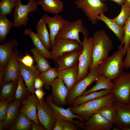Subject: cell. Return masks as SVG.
<instances>
[{
  "mask_svg": "<svg viewBox=\"0 0 130 130\" xmlns=\"http://www.w3.org/2000/svg\"></svg>",
  "mask_w": 130,
  "mask_h": 130,
  "instance_id": "11a10c76",
  "label": "cell"
},
{
  "mask_svg": "<svg viewBox=\"0 0 130 130\" xmlns=\"http://www.w3.org/2000/svg\"><path fill=\"white\" fill-rule=\"evenodd\" d=\"M23 34L29 36L37 51L47 59H51V52L44 46L39 38L37 33L34 32L30 28L24 30Z\"/></svg>",
  "mask_w": 130,
  "mask_h": 130,
  "instance_id": "603a6c76",
  "label": "cell"
},
{
  "mask_svg": "<svg viewBox=\"0 0 130 130\" xmlns=\"http://www.w3.org/2000/svg\"><path fill=\"white\" fill-rule=\"evenodd\" d=\"M121 6L120 13L112 20L119 25L123 27L130 14V8L125 3Z\"/></svg>",
  "mask_w": 130,
  "mask_h": 130,
  "instance_id": "d590c367",
  "label": "cell"
},
{
  "mask_svg": "<svg viewBox=\"0 0 130 130\" xmlns=\"http://www.w3.org/2000/svg\"><path fill=\"white\" fill-rule=\"evenodd\" d=\"M37 2L44 11L50 13L59 14L64 8L63 3L61 0H39Z\"/></svg>",
  "mask_w": 130,
  "mask_h": 130,
  "instance_id": "cb8c5ba5",
  "label": "cell"
},
{
  "mask_svg": "<svg viewBox=\"0 0 130 130\" xmlns=\"http://www.w3.org/2000/svg\"><path fill=\"white\" fill-rule=\"evenodd\" d=\"M96 84L89 90L85 91L82 95H85L90 93L103 90H111L114 84L104 76L99 74L94 81Z\"/></svg>",
  "mask_w": 130,
  "mask_h": 130,
  "instance_id": "484cf974",
  "label": "cell"
},
{
  "mask_svg": "<svg viewBox=\"0 0 130 130\" xmlns=\"http://www.w3.org/2000/svg\"><path fill=\"white\" fill-rule=\"evenodd\" d=\"M118 117L117 126L121 130L130 128V105L115 100L113 103Z\"/></svg>",
  "mask_w": 130,
  "mask_h": 130,
  "instance_id": "ac0fdd59",
  "label": "cell"
},
{
  "mask_svg": "<svg viewBox=\"0 0 130 130\" xmlns=\"http://www.w3.org/2000/svg\"><path fill=\"white\" fill-rule=\"evenodd\" d=\"M38 120L46 130H53L55 119L53 110L44 98L41 103L38 101L37 105Z\"/></svg>",
  "mask_w": 130,
  "mask_h": 130,
  "instance_id": "8fae6325",
  "label": "cell"
},
{
  "mask_svg": "<svg viewBox=\"0 0 130 130\" xmlns=\"http://www.w3.org/2000/svg\"><path fill=\"white\" fill-rule=\"evenodd\" d=\"M19 60L23 64L27 67H32L34 66L33 65V59L29 54H26V55L19 59Z\"/></svg>",
  "mask_w": 130,
  "mask_h": 130,
  "instance_id": "b9f144b4",
  "label": "cell"
},
{
  "mask_svg": "<svg viewBox=\"0 0 130 130\" xmlns=\"http://www.w3.org/2000/svg\"><path fill=\"white\" fill-rule=\"evenodd\" d=\"M64 130H77V125L70 120L64 121Z\"/></svg>",
  "mask_w": 130,
  "mask_h": 130,
  "instance_id": "7bdbcfd3",
  "label": "cell"
},
{
  "mask_svg": "<svg viewBox=\"0 0 130 130\" xmlns=\"http://www.w3.org/2000/svg\"><path fill=\"white\" fill-rule=\"evenodd\" d=\"M30 51L36 63V67L40 72L46 71L51 68L47 59L39 53L35 47L31 48Z\"/></svg>",
  "mask_w": 130,
  "mask_h": 130,
  "instance_id": "d6a6232c",
  "label": "cell"
},
{
  "mask_svg": "<svg viewBox=\"0 0 130 130\" xmlns=\"http://www.w3.org/2000/svg\"><path fill=\"white\" fill-rule=\"evenodd\" d=\"M123 28L124 32V37L121 45H124V54H126L127 50L130 44V14L126 21Z\"/></svg>",
  "mask_w": 130,
  "mask_h": 130,
  "instance_id": "74e56055",
  "label": "cell"
},
{
  "mask_svg": "<svg viewBox=\"0 0 130 130\" xmlns=\"http://www.w3.org/2000/svg\"><path fill=\"white\" fill-rule=\"evenodd\" d=\"M99 20L101 21L104 23L121 42L122 41L124 34L123 27L119 25L112 19L107 17L103 13H101L98 16V21Z\"/></svg>",
  "mask_w": 130,
  "mask_h": 130,
  "instance_id": "4316f807",
  "label": "cell"
},
{
  "mask_svg": "<svg viewBox=\"0 0 130 130\" xmlns=\"http://www.w3.org/2000/svg\"><path fill=\"white\" fill-rule=\"evenodd\" d=\"M84 123V130H110L113 127L112 124L98 113Z\"/></svg>",
  "mask_w": 130,
  "mask_h": 130,
  "instance_id": "2e32d148",
  "label": "cell"
},
{
  "mask_svg": "<svg viewBox=\"0 0 130 130\" xmlns=\"http://www.w3.org/2000/svg\"><path fill=\"white\" fill-rule=\"evenodd\" d=\"M74 3L78 8L82 10L92 24L97 23L100 14L108 10L106 4L101 0H76Z\"/></svg>",
  "mask_w": 130,
  "mask_h": 130,
  "instance_id": "277c9868",
  "label": "cell"
},
{
  "mask_svg": "<svg viewBox=\"0 0 130 130\" xmlns=\"http://www.w3.org/2000/svg\"><path fill=\"white\" fill-rule=\"evenodd\" d=\"M42 17L49 30L51 48L54 43L56 35L67 20L59 14H55L52 17L45 14Z\"/></svg>",
  "mask_w": 130,
  "mask_h": 130,
  "instance_id": "9a60e30c",
  "label": "cell"
},
{
  "mask_svg": "<svg viewBox=\"0 0 130 130\" xmlns=\"http://www.w3.org/2000/svg\"><path fill=\"white\" fill-rule=\"evenodd\" d=\"M46 100L52 108L53 112L61 117L64 121L70 120L72 121L77 125L83 129L84 124V122L82 121L81 118L73 114L72 111L70 107L65 109L63 107L57 105L53 102L51 94L46 97Z\"/></svg>",
  "mask_w": 130,
  "mask_h": 130,
  "instance_id": "7c38bea8",
  "label": "cell"
},
{
  "mask_svg": "<svg viewBox=\"0 0 130 130\" xmlns=\"http://www.w3.org/2000/svg\"><path fill=\"white\" fill-rule=\"evenodd\" d=\"M23 79L20 73L18 77L17 84L15 91L14 96L15 100H21L25 98L27 89L24 83Z\"/></svg>",
  "mask_w": 130,
  "mask_h": 130,
  "instance_id": "f35d334b",
  "label": "cell"
},
{
  "mask_svg": "<svg viewBox=\"0 0 130 130\" xmlns=\"http://www.w3.org/2000/svg\"><path fill=\"white\" fill-rule=\"evenodd\" d=\"M89 70L87 76L82 80L78 81L68 92L66 100V105H71L77 97L81 95L87 88L94 82L100 74L97 68Z\"/></svg>",
  "mask_w": 130,
  "mask_h": 130,
  "instance_id": "9c48e42d",
  "label": "cell"
},
{
  "mask_svg": "<svg viewBox=\"0 0 130 130\" xmlns=\"http://www.w3.org/2000/svg\"><path fill=\"white\" fill-rule=\"evenodd\" d=\"M58 73L57 69L51 67L46 71L40 72L39 78L43 82L46 90L50 89L52 83L58 77Z\"/></svg>",
  "mask_w": 130,
  "mask_h": 130,
  "instance_id": "e575fe53",
  "label": "cell"
},
{
  "mask_svg": "<svg viewBox=\"0 0 130 130\" xmlns=\"http://www.w3.org/2000/svg\"><path fill=\"white\" fill-rule=\"evenodd\" d=\"M129 46L130 47V44L129 45Z\"/></svg>",
  "mask_w": 130,
  "mask_h": 130,
  "instance_id": "f5cc1de1",
  "label": "cell"
},
{
  "mask_svg": "<svg viewBox=\"0 0 130 130\" xmlns=\"http://www.w3.org/2000/svg\"><path fill=\"white\" fill-rule=\"evenodd\" d=\"M82 50H77L59 56L54 61L57 65L58 71L70 68L78 64Z\"/></svg>",
  "mask_w": 130,
  "mask_h": 130,
  "instance_id": "d6986e66",
  "label": "cell"
},
{
  "mask_svg": "<svg viewBox=\"0 0 130 130\" xmlns=\"http://www.w3.org/2000/svg\"><path fill=\"white\" fill-rule=\"evenodd\" d=\"M52 100L57 105L63 107L66 105V100L68 91L63 81L57 78L51 84Z\"/></svg>",
  "mask_w": 130,
  "mask_h": 130,
  "instance_id": "5bb4252c",
  "label": "cell"
},
{
  "mask_svg": "<svg viewBox=\"0 0 130 130\" xmlns=\"http://www.w3.org/2000/svg\"><path fill=\"white\" fill-rule=\"evenodd\" d=\"M38 100L34 93L25 97L22 102V106L19 112L27 116L32 121L40 124L37 113V105Z\"/></svg>",
  "mask_w": 130,
  "mask_h": 130,
  "instance_id": "e0dca14e",
  "label": "cell"
},
{
  "mask_svg": "<svg viewBox=\"0 0 130 130\" xmlns=\"http://www.w3.org/2000/svg\"><path fill=\"white\" fill-rule=\"evenodd\" d=\"M115 100L114 96L110 93L77 106L70 107L72 112L80 117L82 122H84L102 107L106 104H113Z\"/></svg>",
  "mask_w": 130,
  "mask_h": 130,
  "instance_id": "3957f363",
  "label": "cell"
},
{
  "mask_svg": "<svg viewBox=\"0 0 130 130\" xmlns=\"http://www.w3.org/2000/svg\"><path fill=\"white\" fill-rule=\"evenodd\" d=\"M19 61L20 67V73L24 80L27 90L32 94L34 93L35 80L36 78L39 77L40 72L35 66L32 67H28Z\"/></svg>",
  "mask_w": 130,
  "mask_h": 130,
  "instance_id": "ffe728a7",
  "label": "cell"
},
{
  "mask_svg": "<svg viewBox=\"0 0 130 130\" xmlns=\"http://www.w3.org/2000/svg\"><path fill=\"white\" fill-rule=\"evenodd\" d=\"M78 64L69 68L58 71V78L64 82L68 92L78 82Z\"/></svg>",
  "mask_w": 130,
  "mask_h": 130,
  "instance_id": "44dd1931",
  "label": "cell"
},
{
  "mask_svg": "<svg viewBox=\"0 0 130 130\" xmlns=\"http://www.w3.org/2000/svg\"><path fill=\"white\" fill-rule=\"evenodd\" d=\"M18 44L17 40L13 39L0 45V67L5 68Z\"/></svg>",
  "mask_w": 130,
  "mask_h": 130,
  "instance_id": "7402d4cb",
  "label": "cell"
},
{
  "mask_svg": "<svg viewBox=\"0 0 130 130\" xmlns=\"http://www.w3.org/2000/svg\"><path fill=\"white\" fill-rule=\"evenodd\" d=\"M38 4L35 0H29L26 5L22 4L21 0H17L16 5L13 14L14 27L18 28L26 26L28 24L29 13L35 11L38 9Z\"/></svg>",
  "mask_w": 130,
  "mask_h": 130,
  "instance_id": "52a82bcc",
  "label": "cell"
},
{
  "mask_svg": "<svg viewBox=\"0 0 130 130\" xmlns=\"http://www.w3.org/2000/svg\"><path fill=\"white\" fill-rule=\"evenodd\" d=\"M20 57V53L16 47L5 68L3 83L18 81L19 75L20 73V67L19 60Z\"/></svg>",
  "mask_w": 130,
  "mask_h": 130,
  "instance_id": "4fadbf2b",
  "label": "cell"
},
{
  "mask_svg": "<svg viewBox=\"0 0 130 130\" xmlns=\"http://www.w3.org/2000/svg\"><path fill=\"white\" fill-rule=\"evenodd\" d=\"M14 27V23L9 20L6 16L0 15V43H2L6 39V37L11 29Z\"/></svg>",
  "mask_w": 130,
  "mask_h": 130,
  "instance_id": "836d02e7",
  "label": "cell"
},
{
  "mask_svg": "<svg viewBox=\"0 0 130 130\" xmlns=\"http://www.w3.org/2000/svg\"><path fill=\"white\" fill-rule=\"evenodd\" d=\"M125 3H126L130 8V0H125Z\"/></svg>",
  "mask_w": 130,
  "mask_h": 130,
  "instance_id": "f907efd6",
  "label": "cell"
},
{
  "mask_svg": "<svg viewBox=\"0 0 130 130\" xmlns=\"http://www.w3.org/2000/svg\"><path fill=\"white\" fill-rule=\"evenodd\" d=\"M53 114L55 119L54 127L53 130H64V121L58 115L54 112Z\"/></svg>",
  "mask_w": 130,
  "mask_h": 130,
  "instance_id": "60d3db41",
  "label": "cell"
},
{
  "mask_svg": "<svg viewBox=\"0 0 130 130\" xmlns=\"http://www.w3.org/2000/svg\"><path fill=\"white\" fill-rule=\"evenodd\" d=\"M124 46L120 45L118 50L98 65L97 69L100 74L111 81L123 72Z\"/></svg>",
  "mask_w": 130,
  "mask_h": 130,
  "instance_id": "7a4b0ae2",
  "label": "cell"
},
{
  "mask_svg": "<svg viewBox=\"0 0 130 130\" xmlns=\"http://www.w3.org/2000/svg\"><path fill=\"white\" fill-rule=\"evenodd\" d=\"M111 90H103L90 93L85 95H81L77 97L70 107L77 106L86 102L106 95L110 92Z\"/></svg>",
  "mask_w": 130,
  "mask_h": 130,
  "instance_id": "f546056e",
  "label": "cell"
},
{
  "mask_svg": "<svg viewBox=\"0 0 130 130\" xmlns=\"http://www.w3.org/2000/svg\"><path fill=\"white\" fill-rule=\"evenodd\" d=\"M112 82L114 86L110 93L115 100L130 105V72H123Z\"/></svg>",
  "mask_w": 130,
  "mask_h": 130,
  "instance_id": "5b68a950",
  "label": "cell"
},
{
  "mask_svg": "<svg viewBox=\"0 0 130 130\" xmlns=\"http://www.w3.org/2000/svg\"><path fill=\"white\" fill-rule=\"evenodd\" d=\"M93 49L92 60L89 70L97 68L98 65L109 56L113 49L112 41L103 30L95 32L92 37Z\"/></svg>",
  "mask_w": 130,
  "mask_h": 130,
  "instance_id": "6da1fadb",
  "label": "cell"
},
{
  "mask_svg": "<svg viewBox=\"0 0 130 130\" xmlns=\"http://www.w3.org/2000/svg\"><path fill=\"white\" fill-rule=\"evenodd\" d=\"M96 113L99 114L113 125L117 126L118 123V117L113 104L103 106Z\"/></svg>",
  "mask_w": 130,
  "mask_h": 130,
  "instance_id": "83f0119b",
  "label": "cell"
},
{
  "mask_svg": "<svg viewBox=\"0 0 130 130\" xmlns=\"http://www.w3.org/2000/svg\"><path fill=\"white\" fill-rule=\"evenodd\" d=\"M128 130H130V128L128 129Z\"/></svg>",
  "mask_w": 130,
  "mask_h": 130,
  "instance_id": "816d5d0a",
  "label": "cell"
},
{
  "mask_svg": "<svg viewBox=\"0 0 130 130\" xmlns=\"http://www.w3.org/2000/svg\"><path fill=\"white\" fill-rule=\"evenodd\" d=\"M80 32L83 34L84 38L88 37V31L81 19L72 21L67 20L56 35L55 40L70 39L76 40L81 44L82 42L80 39L79 34Z\"/></svg>",
  "mask_w": 130,
  "mask_h": 130,
  "instance_id": "8992f818",
  "label": "cell"
},
{
  "mask_svg": "<svg viewBox=\"0 0 130 130\" xmlns=\"http://www.w3.org/2000/svg\"><path fill=\"white\" fill-rule=\"evenodd\" d=\"M31 120L27 116L20 113L11 125L10 130H28L31 127Z\"/></svg>",
  "mask_w": 130,
  "mask_h": 130,
  "instance_id": "4dcf8cb0",
  "label": "cell"
},
{
  "mask_svg": "<svg viewBox=\"0 0 130 130\" xmlns=\"http://www.w3.org/2000/svg\"><path fill=\"white\" fill-rule=\"evenodd\" d=\"M81 45L83 49L79 58L78 81L86 77L91 63L93 49L92 37L84 38Z\"/></svg>",
  "mask_w": 130,
  "mask_h": 130,
  "instance_id": "ba28073f",
  "label": "cell"
},
{
  "mask_svg": "<svg viewBox=\"0 0 130 130\" xmlns=\"http://www.w3.org/2000/svg\"><path fill=\"white\" fill-rule=\"evenodd\" d=\"M46 24L43 18L39 20L37 25V33L45 47L49 50L51 48V43L49 33L46 26Z\"/></svg>",
  "mask_w": 130,
  "mask_h": 130,
  "instance_id": "d4e9b609",
  "label": "cell"
},
{
  "mask_svg": "<svg viewBox=\"0 0 130 130\" xmlns=\"http://www.w3.org/2000/svg\"><path fill=\"white\" fill-rule=\"evenodd\" d=\"M17 83L18 81H11L3 83L1 86L0 100H5L9 101L13 98Z\"/></svg>",
  "mask_w": 130,
  "mask_h": 130,
  "instance_id": "1f68e13d",
  "label": "cell"
},
{
  "mask_svg": "<svg viewBox=\"0 0 130 130\" xmlns=\"http://www.w3.org/2000/svg\"><path fill=\"white\" fill-rule=\"evenodd\" d=\"M31 127L32 130H46L45 128L42 125L38 124L33 121L32 122Z\"/></svg>",
  "mask_w": 130,
  "mask_h": 130,
  "instance_id": "7dc6e473",
  "label": "cell"
},
{
  "mask_svg": "<svg viewBox=\"0 0 130 130\" xmlns=\"http://www.w3.org/2000/svg\"><path fill=\"white\" fill-rule=\"evenodd\" d=\"M9 101L5 100L0 102V121L3 120L6 116Z\"/></svg>",
  "mask_w": 130,
  "mask_h": 130,
  "instance_id": "ab89813d",
  "label": "cell"
},
{
  "mask_svg": "<svg viewBox=\"0 0 130 130\" xmlns=\"http://www.w3.org/2000/svg\"><path fill=\"white\" fill-rule=\"evenodd\" d=\"M5 128V126L3 120L0 121V130H3Z\"/></svg>",
  "mask_w": 130,
  "mask_h": 130,
  "instance_id": "681fc988",
  "label": "cell"
},
{
  "mask_svg": "<svg viewBox=\"0 0 130 130\" xmlns=\"http://www.w3.org/2000/svg\"><path fill=\"white\" fill-rule=\"evenodd\" d=\"M34 93L39 101L41 103L42 100L44 99L43 97L46 93L44 91L43 88H42L35 90Z\"/></svg>",
  "mask_w": 130,
  "mask_h": 130,
  "instance_id": "f6af8a7d",
  "label": "cell"
},
{
  "mask_svg": "<svg viewBox=\"0 0 130 130\" xmlns=\"http://www.w3.org/2000/svg\"><path fill=\"white\" fill-rule=\"evenodd\" d=\"M101 0L103 2L107 0L112 1L116 3L119 6L125 3V0Z\"/></svg>",
  "mask_w": 130,
  "mask_h": 130,
  "instance_id": "c3c4849f",
  "label": "cell"
},
{
  "mask_svg": "<svg viewBox=\"0 0 130 130\" xmlns=\"http://www.w3.org/2000/svg\"><path fill=\"white\" fill-rule=\"evenodd\" d=\"M17 0H2L0 2V15H11L16 6Z\"/></svg>",
  "mask_w": 130,
  "mask_h": 130,
  "instance_id": "8d00e7d4",
  "label": "cell"
},
{
  "mask_svg": "<svg viewBox=\"0 0 130 130\" xmlns=\"http://www.w3.org/2000/svg\"><path fill=\"white\" fill-rule=\"evenodd\" d=\"M21 103V100H15L9 104L6 117L3 120L5 128H8L13 123L18 115Z\"/></svg>",
  "mask_w": 130,
  "mask_h": 130,
  "instance_id": "f1b7e54d",
  "label": "cell"
},
{
  "mask_svg": "<svg viewBox=\"0 0 130 130\" xmlns=\"http://www.w3.org/2000/svg\"><path fill=\"white\" fill-rule=\"evenodd\" d=\"M2 0H0V1Z\"/></svg>",
  "mask_w": 130,
  "mask_h": 130,
  "instance_id": "db71d44e",
  "label": "cell"
},
{
  "mask_svg": "<svg viewBox=\"0 0 130 130\" xmlns=\"http://www.w3.org/2000/svg\"><path fill=\"white\" fill-rule=\"evenodd\" d=\"M126 57L124 60V68L128 70L130 68V47L129 46L126 52Z\"/></svg>",
  "mask_w": 130,
  "mask_h": 130,
  "instance_id": "ee69618b",
  "label": "cell"
},
{
  "mask_svg": "<svg viewBox=\"0 0 130 130\" xmlns=\"http://www.w3.org/2000/svg\"><path fill=\"white\" fill-rule=\"evenodd\" d=\"M44 83L42 81L39 77L35 80L34 86L35 90L43 88Z\"/></svg>",
  "mask_w": 130,
  "mask_h": 130,
  "instance_id": "bcb514c9",
  "label": "cell"
},
{
  "mask_svg": "<svg viewBox=\"0 0 130 130\" xmlns=\"http://www.w3.org/2000/svg\"><path fill=\"white\" fill-rule=\"evenodd\" d=\"M50 52L52 59L55 61L60 55L77 50L82 49V45L77 41L68 39L55 40Z\"/></svg>",
  "mask_w": 130,
  "mask_h": 130,
  "instance_id": "30bf717a",
  "label": "cell"
}]
</instances>
